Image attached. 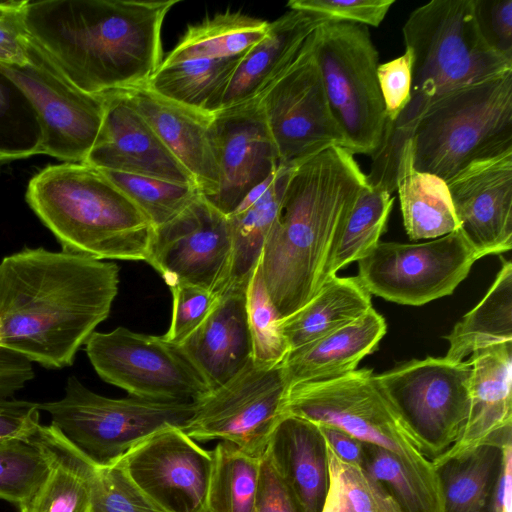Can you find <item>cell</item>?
<instances>
[{"mask_svg": "<svg viewBox=\"0 0 512 512\" xmlns=\"http://www.w3.org/2000/svg\"><path fill=\"white\" fill-rule=\"evenodd\" d=\"M251 512H300L287 486L265 454L261 458L259 485Z\"/></svg>", "mask_w": 512, "mask_h": 512, "instance_id": "50", "label": "cell"}, {"mask_svg": "<svg viewBox=\"0 0 512 512\" xmlns=\"http://www.w3.org/2000/svg\"><path fill=\"white\" fill-rule=\"evenodd\" d=\"M0 69L36 111L42 128L40 154L84 163L102 124L104 95L89 94L73 85L30 39L27 63L0 64Z\"/></svg>", "mask_w": 512, "mask_h": 512, "instance_id": "14", "label": "cell"}, {"mask_svg": "<svg viewBox=\"0 0 512 512\" xmlns=\"http://www.w3.org/2000/svg\"><path fill=\"white\" fill-rule=\"evenodd\" d=\"M377 77L385 107L386 123H394L411 99L412 53L378 65Z\"/></svg>", "mask_w": 512, "mask_h": 512, "instance_id": "46", "label": "cell"}, {"mask_svg": "<svg viewBox=\"0 0 512 512\" xmlns=\"http://www.w3.org/2000/svg\"><path fill=\"white\" fill-rule=\"evenodd\" d=\"M85 352L99 377L134 397L196 402L210 392L179 347L162 336L117 327L93 332Z\"/></svg>", "mask_w": 512, "mask_h": 512, "instance_id": "13", "label": "cell"}, {"mask_svg": "<svg viewBox=\"0 0 512 512\" xmlns=\"http://www.w3.org/2000/svg\"><path fill=\"white\" fill-rule=\"evenodd\" d=\"M324 22L291 9L269 22L267 35L240 61L220 110L257 99L295 61L309 36Z\"/></svg>", "mask_w": 512, "mask_h": 512, "instance_id": "25", "label": "cell"}, {"mask_svg": "<svg viewBox=\"0 0 512 512\" xmlns=\"http://www.w3.org/2000/svg\"><path fill=\"white\" fill-rule=\"evenodd\" d=\"M247 284L226 286L201 325L178 345L210 390L226 383L252 359Z\"/></svg>", "mask_w": 512, "mask_h": 512, "instance_id": "21", "label": "cell"}, {"mask_svg": "<svg viewBox=\"0 0 512 512\" xmlns=\"http://www.w3.org/2000/svg\"><path fill=\"white\" fill-rule=\"evenodd\" d=\"M407 137L414 167L445 181L475 161L512 150V70L441 96Z\"/></svg>", "mask_w": 512, "mask_h": 512, "instance_id": "6", "label": "cell"}, {"mask_svg": "<svg viewBox=\"0 0 512 512\" xmlns=\"http://www.w3.org/2000/svg\"><path fill=\"white\" fill-rule=\"evenodd\" d=\"M508 444L484 443L434 463L440 512H492Z\"/></svg>", "mask_w": 512, "mask_h": 512, "instance_id": "27", "label": "cell"}, {"mask_svg": "<svg viewBox=\"0 0 512 512\" xmlns=\"http://www.w3.org/2000/svg\"><path fill=\"white\" fill-rule=\"evenodd\" d=\"M117 264L66 251L23 248L0 262V349L46 368L71 366L109 316Z\"/></svg>", "mask_w": 512, "mask_h": 512, "instance_id": "1", "label": "cell"}, {"mask_svg": "<svg viewBox=\"0 0 512 512\" xmlns=\"http://www.w3.org/2000/svg\"><path fill=\"white\" fill-rule=\"evenodd\" d=\"M366 184L354 155L337 145L291 167L259 260L281 319L301 309L324 284L331 253Z\"/></svg>", "mask_w": 512, "mask_h": 512, "instance_id": "3", "label": "cell"}, {"mask_svg": "<svg viewBox=\"0 0 512 512\" xmlns=\"http://www.w3.org/2000/svg\"><path fill=\"white\" fill-rule=\"evenodd\" d=\"M42 128L23 91L0 69V161L40 154Z\"/></svg>", "mask_w": 512, "mask_h": 512, "instance_id": "38", "label": "cell"}, {"mask_svg": "<svg viewBox=\"0 0 512 512\" xmlns=\"http://www.w3.org/2000/svg\"><path fill=\"white\" fill-rule=\"evenodd\" d=\"M36 432L0 444V499L17 506L36 491L50 469L49 452Z\"/></svg>", "mask_w": 512, "mask_h": 512, "instance_id": "39", "label": "cell"}, {"mask_svg": "<svg viewBox=\"0 0 512 512\" xmlns=\"http://www.w3.org/2000/svg\"><path fill=\"white\" fill-rule=\"evenodd\" d=\"M384 317L373 307L351 323L289 351L282 362L288 387L329 380L357 369L386 334Z\"/></svg>", "mask_w": 512, "mask_h": 512, "instance_id": "26", "label": "cell"}, {"mask_svg": "<svg viewBox=\"0 0 512 512\" xmlns=\"http://www.w3.org/2000/svg\"><path fill=\"white\" fill-rule=\"evenodd\" d=\"M38 438L49 452V472L20 512H91L90 475L94 463L52 424L41 425Z\"/></svg>", "mask_w": 512, "mask_h": 512, "instance_id": "29", "label": "cell"}, {"mask_svg": "<svg viewBox=\"0 0 512 512\" xmlns=\"http://www.w3.org/2000/svg\"><path fill=\"white\" fill-rule=\"evenodd\" d=\"M268 28L269 22L241 12L218 13L188 26L161 65L244 56L267 35Z\"/></svg>", "mask_w": 512, "mask_h": 512, "instance_id": "33", "label": "cell"}, {"mask_svg": "<svg viewBox=\"0 0 512 512\" xmlns=\"http://www.w3.org/2000/svg\"><path fill=\"white\" fill-rule=\"evenodd\" d=\"M469 361L468 420L461 440L444 458L484 443H511L512 342L478 350Z\"/></svg>", "mask_w": 512, "mask_h": 512, "instance_id": "23", "label": "cell"}, {"mask_svg": "<svg viewBox=\"0 0 512 512\" xmlns=\"http://www.w3.org/2000/svg\"><path fill=\"white\" fill-rule=\"evenodd\" d=\"M212 457L205 512H251L262 457L251 456L227 441L216 445Z\"/></svg>", "mask_w": 512, "mask_h": 512, "instance_id": "36", "label": "cell"}, {"mask_svg": "<svg viewBox=\"0 0 512 512\" xmlns=\"http://www.w3.org/2000/svg\"><path fill=\"white\" fill-rule=\"evenodd\" d=\"M412 53L411 99L385 137L396 143L421 113L441 96L512 70V61L483 40L473 0H433L411 12L402 28Z\"/></svg>", "mask_w": 512, "mask_h": 512, "instance_id": "5", "label": "cell"}, {"mask_svg": "<svg viewBox=\"0 0 512 512\" xmlns=\"http://www.w3.org/2000/svg\"><path fill=\"white\" fill-rule=\"evenodd\" d=\"M314 32L295 61L257 98L280 164L285 166L329 146L344 145L315 59Z\"/></svg>", "mask_w": 512, "mask_h": 512, "instance_id": "15", "label": "cell"}, {"mask_svg": "<svg viewBox=\"0 0 512 512\" xmlns=\"http://www.w3.org/2000/svg\"><path fill=\"white\" fill-rule=\"evenodd\" d=\"M212 462V451L171 426L147 437L118 463L165 512H205Z\"/></svg>", "mask_w": 512, "mask_h": 512, "instance_id": "17", "label": "cell"}, {"mask_svg": "<svg viewBox=\"0 0 512 512\" xmlns=\"http://www.w3.org/2000/svg\"><path fill=\"white\" fill-rule=\"evenodd\" d=\"M28 1L0 2V64L24 65L28 61L25 9Z\"/></svg>", "mask_w": 512, "mask_h": 512, "instance_id": "48", "label": "cell"}, {"mask_svg": "<svg viewBox=\"0 0 512 512\" xmlns=\"http://www.w3.org/2000/svg\"><path fill=\"white\" fill-rule=\"evenodd\" d=\"M179 0L29 2V39L77 88L103 95L146 85L162 63L161 30Z\"/></svg>", "mask_w": 512, "mask_h": 512, "instance_id": "2", "label": "cell"}, {"mask_svg": "<svg viewBox=\"0 0 512 512\" xmlns=\"http://www.w3.org/2000/svg\"><path fill=\"white\" fill-rule=\"evenodd\" d=\"M291 167L280 165L227 216L232 237V262L226 286L248 283L278 216Z\"/></svg>", "mask_w": 512, "mask_h": 512, "instance_id": "30", "label": "cell"}, {"mask_svg": "<svg viewBox=\"0 0 512 512\" xmlns=\"http://www.w3.org/2000/svg\"><path fill=\"white\" fill-rule=\"evenodd\" d=\"M328 446L342 460L363 467V442L347 432L327 424H317Z\"/></svg>", "mask_w": 512, "mask_h": 512, "instance_id": "52", "label": "cell"}, {"mask_svg": "<svg viewBox=\"0 0 512 512\" xmlns=\"http://www.w3.org/2000/svg\"><path fill=\"white\" fill-rule=\"evenodd\" d=\"M264 454L300 512H321L329 470L326 441L319 426L285 414L274 428Z\"/></svg>", "mask_w": 512, "mask_h": 512, "instance_id": "24", "label": "cell"}, {"mask_svg": "<svg viewBox=\"0 0 512 512\" xmlns=\"http://www.w3.org/2000/svg\"><path fill=\"white\" fill-rule=\"evenodd\" d=\"M473 6L483 40L512 61V0H473Z\"/></svg>", "mask_w": 512, "mask_h": 512, "instance_id": "47", "label": "cell"}, {"mask_svg": "<svg viewBox=\"0 0 512 512\" xmlns=\"http://www.w3.org/2000/svg\"><path fill=\"white\" fill-rule=\"evenodd\" d=\"M363 468L395 499L403 512H437L390 451L363 442Z\"/></svg>", "mask_w": 512, "mask_h": 512, "instance_id": "43", "label": "cell"}, {"mask_svg": "<svg viewBox=\"0 0 512 512\" xmlns=\"http://www.w3.org/2000/svg\"><path fill=\"white\" fill-rule=\"evenodd\" d=\"M326 447L329 485L321 512H403L362 466L342 460L327 443Z\"/></svg>", "mask_w": 512, "mask_h": 512, "instance_id": "37", "label": "cell"}, {"mask_svg": "<svg viewBox=\"0 0 512 512\" xmlns=\"http://www.w3.org/2000/svg\"><path fill=\"white\" fill-rule=\"evenodd\" d=\"M51 424L97 466L118 463L134 447L166 427L182 430L192 419L195 401H156L99 395L70 376L64 396L37 403Z\"/></svg>", "mask_w": 512, "mask_h": 512, "instance_id": "8", "label": "cell"}, {"mask_svg": "<svg viewBox=\"0 0 512 512\" xmlns=\"http://www.w3.org/2000/svg\"><path fill=\"white\" fill-rule=\"evenodd\" d=\"M210 136L219 187L206 199L228 216L281 164L258 99L213 114Z\"/></svg>", "mask_w": 512, "mask_h": 512, "instance_id": "18", "label": "cell"}, {"mask_svg": "<svg viewBox=\"0 0 512 512\" xmlns=\"http://www.w3.org/2000/svg\"><path fill=\"white\" fill-rule=\"evenodd\" d=\"M394 3V0H291L287 6L324 21L378 27Z\"/></svg>", "mask_w": 512, "mask_h": 512, "instance_id": "45", "label": "cell"}, {"mask_svg": "<svg viewBox=\"0 0 512 512\" xmlns=\"http://www.w3.org/2000/svg\"><path fill=\"white\" fill-rule=\"evenodd\" d=\"M314 54L343 147L353 155L373 156L383 141L386 116L379 54L368 27L324 22L314 32Z\"/></svg>", "mask_w": 512, "mask_h": 512, "instance_id": "9", "label": "cell"}, {"mask_svg": "<svg viewBox=\"0 0 512 512\" xmlns=\"http://www.w3.org/2000/svg\"><path fill=\"white\" fill-rule=\"evenodd\" d=\"M104 95L102 124L84 164L174 183L195 185L124 91Z\"/></svg>", "mask_w": 512, "mask_h": 512, "instance_id": "20", "label": "cell"}, {"mask_svg": "<svg viewBox=\"0 0 512 512\" xmlns=\"http://www.w3.org/2000/svg\"><path fill=\"white\" fill-rule=\"evenodd\" d=\"M284 414L337 427L362 442L390 451L440 512V491L433 464L418 438L377 385L372 369H356L329 380L290 387Z\"/></svg>", "mask_w": 512, "mask_h": 512, "instance_id": "7", "label": "cell"}, {"mask_svg": "<svg viewBox=\"0 0 512 512\" xmlns=\"http://www.w3.org/2000/svg\"><path fill=\"white\" fill-rule=\"evenodd\" d=\"M26 200L63 251L146 261L153 226L101 170L84 163L49 165L30 180Z\"/></svg>", "mask_w": 512, "mask_h": 512, "instance_id": "4", "label": "cell"}, {"mask_svg": "<svg viewBox=\"0 0 512 512\" xmlns=\"http://www.w3.org/2000/svg\"><path fill=\"white\" fill-rule=\"evenodd\" d=\"M91 512H165L128 476L123 467L93 465Z\"/></svg>", "mask_w": 512, "mask_h": 512, "instance_id": "42", "label": "cell"}, {"mask_svg": "<svg viewBox=\"0 0 512 512\" xmlns=\"http://www.w3.org/2000/svg\"><path fill=\"white\" fill-rule=\"evenodd\" d=\"M145 262L169 287L190 284L220 294L232 262L227 216L200 194L171 220L153 228Z\"/></svg>", "mask_w": 512, "mask_h": 512, "instance_id": "16", "label": "cell"}, {"mask_svg": "<svg viewBox=\"0 0 512 512\" xmlns=\"http://www.w3.org/2000/svg\"><path fill=\"white\" fill-rule=\"evenodd\" d=\"M479 259L460 230L416 244L379 241L356 277L370 295L421 306L451 295Z\"/></svg>", "mask_w": 512, "mask_h": 512, "instance_id": "11", "label": "cell"}, {"mask_svg": "<svg viewBox=\"0 0 512 512\" xmlns=\"http://www.w3.org/2000/svg\"><path fill=\"white\" fill-rule=\"evenodd\" d=\"M246 313L252 360L267 365L282 363L289 348L280 329L281 317L266 289L260 262L246 287Z\"/></svg>", "mask_w": 512, "mask_h": 512, "instance_id": "41", "label": "cell"}, {"mask_svg": "<svg viewBox=\"0 0 512 512\" xmlns=\"http://www.w3.org/2000/svg\"><path fill=\"white\" fill-rule=\"evenodd\" d=\"M124 93L139 114L192 176L201 195L209 198L219 187L208 115L152 91L142 85Z\"/></svg>", "mask_w": 512, "mask_h": 512, "instance_id": "22", "label": "cell"}, {"mask_svg": "<svg viewBox=\"0 0 512 512\" xmlns=\"http://www.w3.org/2000/svg\"><path fill=\"white\" fill-rule=\"evenodd\" d=\"M395 190L410 240L435 239L460 229L446 181L414 167L409 137L400 150Z\"/></svg>", "mask_w": 512, "mask_h": 512, "instance_id": "28", "label": "cell"}, {"mask_svg": "<svg viewBox=\"0 0 512 512\" xmlns=\"http://www.w3.org/2000/svg\"><path fill=\"white\" fill-rule=\"evenodd\" d=\"M372 308L371 295L357 277L329 278L301 309L280 320L289 351L345 326Z\"/></svg>", "mask_w": 512, "mask_h": 512, "instance_id": "31", "label": "cell"}, {"mask_svg": "<svg viewBox=\"0 0 512 512\" xmlns=\"http://www.w3.org/2000/svg\"><path fill=\"white\" fill-rule=\"evenodd\" d=\"M288 389L282 363L259 364L251 359L234 377L196 401L195 413L183 431L193 440L220 439L262 457L285 415Z\"/></svg>", "mask_w": 512, "mask_h": 512, "instance_id": "12", "label": "cell"}, {"mask_svg": "<svg viewBox=\"0 0 512 512\" xmlns=\"http://www.w3.org/2000/svg\"><path fill=\"white\" fill-rule=\"evenodd\" d=\"M243 57L160 65L146 85L169 100L213 115L220 110L225 92Z\"/></svg>", "mask_w": 512, "mask_h": 512, "instance_id": "34", "label": "cell"}, {"mask_svg": "<svg viewBox=\"0 0 512 512\" xmlns=\"http://www.w3.org/2000/svg\"><path fill=\"white\" fill-rule=\"evenodd\" d=\"M460 231L480 258L512 248V150L475 161L446 181Z\"/></svg>", "mask_w": 512, "mask_h": 512, "instance_id": "19", "label": "cell"}, {"mask_svg": "<svg viewBox=\"0 0 512 512\" xmlns=\"http://www.w3.org/2000/svg\"><path fill=\"white\" fill-rule=\"evenodd\" d=\"M446 359L459 362L474 352L512 342V264L502 259L482 300L459 320L449 335Z\"/></svg>", "mask_w": 512, "mask_h": 512, "instance_id": "32", "label": "cell"}, {"mask_svg": "<svg viewBox=\"0 0 512 512\" xmlns=\"http://www.w3.org/2000/svg\"><path fill=\"white\" fill-rule=\"evenodd\" d=\"M146 216L160 226L185 209L201 193L190 184L101 170Z\"/></svg>", "mask_w": 512, "mask_h": 512, "instance_id": "40", "label": "cell"}, {"mask_svg": "<svg viewBox=\"0 0 512 512\" xmlns=\"http://www.w3.org/2000/svg\"><path fill=\"white\" fill-rule=\"evenodd\" d=\"M172 294L171 321L162 338L180 345L209 315L220 294L190 284L169 287Z\"/></svg>", "mask_w": 512, "mask_h": 512, "instance_id": "44", "label": "cell"}, {"mask_svg": "<svg viewBox=\"0 0 512 512\" xmlns=\"http://www.w3.org/2000/svg\"><path fill=\"white\" fill-rule=\"evenodd\" d=\"M34 378V370L27 359L0 349V397H12Z\"/></svg>", "mask_w": 512, "mask_h": 512, "instance_id": "51", "label": "cell"}, {"mask_svg": "<svg viewBox=\"0 0 512 512\" xmlns=\"http://www.w3.org/2000/svg\"><path fill=\"white\" fill-rule=\"evenodd\" d=\"M471 363L445 357L413 359L374 375L420 441L432 464L459 443L468 420Z\"/></svg>", "mask_w": 512, "mask_h": 512, "instance_id": "10", "label": "cell"}, {"mask_svg": "<svg viewBox=\"0 0 512 512\" xmlns=\"http://www.w3.org/2000/svg\"><path fill=\"white\" fill-rule=\"evenodd\" d=\"M37 403L0 397V444L29 438L40 424Z\"/></svg>", "mask_w": 512, "mask_h": 512, "instance_id": "49", "label": "cell"}, {"mask_svg": "<svg viewBox=\"0 0 512 512\" xmlns=\"http://www.w3.org/2000/svg\"><path fill=\"white\" fill-rule=\"evenodd\" d=\"M394 203L383 185L368 183L357 196L328 261L324 283L364 258L380 241Z\"/></svg>", "mask_w": 512, "mask_h": 512, "instance_id": "35", "label": "cell"}]
</instances>
